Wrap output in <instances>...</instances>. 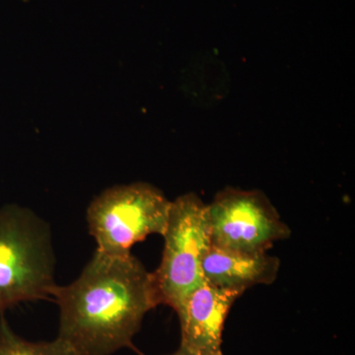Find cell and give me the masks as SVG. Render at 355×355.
<instances>
[{
  "label": "cell",
  "mask_w": 355,
  "mask_h": 355,
  "mask_svg": "<svg viewBox=\"0 0 355 355\" xmlns=\"http://www.w3.org/2000/svg\"><path fill=\"white\" fill-rule=\"evenodd\" d=\"M51 301L60 307L58 338L76 355L132 347L144 317L158 306L153 275L137 257L98 251L73 282L57 284Z\"/></svg>",
  "instance_id": "cell-1"
},
{
  "label": "cell",
  "mask_w": 355,
  "mask_h": 355,
  "mask_svg": "<svg viewBox=\"0 0 355 355\" xmlns=\"http://www.w3.org/2000/svg\"><path fill=\"white\" fill-rule=\"evenodd\" d=\"M55 270L50 224L26 207H0V314L20 303L51 300Z\"/></svg>",
  "instance_id": "cell-2"
},
{
  "label": "cell",
  "mask_w": 355,
  "mask_h": 355,
  "mask_svg": "<svg viewBox=\"0 0 355 355\" xmlns=\"http://www.w3.org/2000/svg\"><path fill=\"white\" fill-rule=\"evenodd\" d=\"M170 207L162 191L144 182L106 189L90 202L86 214L96 251L123 256L148 236H163Z\"/></svg>",
  "instance_id": "cell-3"
},
{
  "label": "cell",
  "mask_w": 355,
  "mask_h": 355,
  "mask_svg": "<svg viewBox=\"0 0 355 355\" xmlns=\"http://www.w3.org/2000/svg\"><path fill=\"white\" fill-rule=\"evenodd\" d=\"M196 193L171 202L160 265L153 275L158 305L176 309L190 292L205 284L202 261L211 246L207 209Z\"/></svg>",
  "instance_id": "cell-4"
},
{
  "label": "cell",
  "mask_w": 355,
  "mask_h": 355,
  "mask_svg": "<svg viewBox=\"0 0 355 355\" xmlns=\"http://www.w3.org/2000/svg\"><path fill=\"white\" fill-rule=\"evenodd\" d=\"M207 209L211 246L219 249L263 254L291 236V229L261 191L224 189Z\"/></svg>",
  "instance_id": "cell-5"
},
{
  "label": "cell",
  "mask_w": 355,
  "mask_h": 355,
  "mask_svg": "<svg viewBox=\"0 0 355 355\" xmlns=\"http://www.w3.org/2000/svg\"><path fill=\"white\" fill-rule=\"evenodd\" d=\"M243 294L207 282L190 292L174 310L181 326L180 349L193 355H224L222 334L225 321Z\"/></svg>",
  "instance_id": "cell-6"
},
{
  "label": "cell",
  "mask_w": 355,
  "mask_h": 355,
  "mask_svg": "<svg viewBox=\"0 0 355 355\" xmlns=\"http://www.w3.org/2000/svg\"><path fill=\"white\" fill-rule=\"evenodd\" d=\"M280 260L263 254H244L210 246L202 261L207 284L244 293L260 284H272L279 275Z\"/></svg>",
  "instance_id": "cell-7"
},
{
  "label": "cell",
  "mask_w": 355,
  "mask_h": 355,
  "mask_svg": "<svg viewBox=\"0 0 355 355\" xmlns=\"http://www.w3.org/2000/svg\"><path fill=\"white\" fill-rule=\"evenodd\" d=\"M0 355H76L71 347L57 338L51 342H30L18 336L0 314Z\"/></svg>",
  "instance_id": "cell-8"
},
{
  "label": "cell",
  "mask_w": 355,
  "mask_h": 355,
  "mask_svg": "<svg viewBox=\"0 0 355 355\" xmlns=\"http://www.w3.org/2000/svg\"><path fill=\"white\" fill-rule=\"evenodd\" d=\"M167 355H193L190 354V352H186V350L182 349H178L176 352H173V354H167Z\"/></svg>",
  "instance_id": "cell-9"
}]
</instances>
